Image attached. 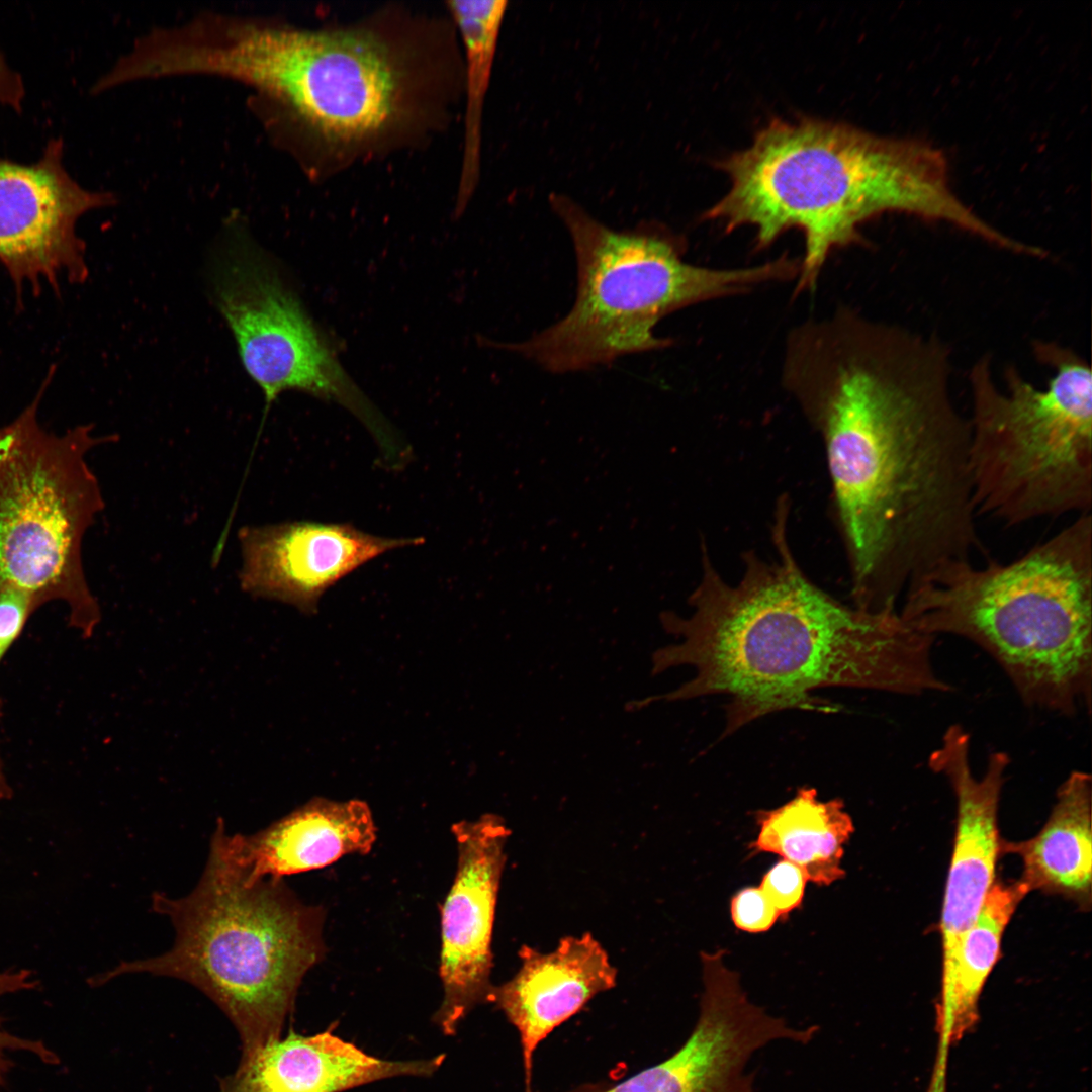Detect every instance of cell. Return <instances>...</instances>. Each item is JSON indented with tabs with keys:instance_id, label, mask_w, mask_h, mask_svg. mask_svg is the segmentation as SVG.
I'll use <instances>...</instances> for the list:
<instances>
[{
	"instance_id": "cell-28",
	"label": "cell",
	"mask_w": 1092,
	"mask_h": 1092,
	"mask_svg": "<svg viewBox=\"0 0 1092 1092\" xmlns=\"http://www.w3.org/2000/svg\"><path fill=\"white\" fill-rule=\"evenodd\" d=\"M2 777H3V776H2V774H1V766H0V789H2V787H3V784H2V779H3V778H2Z\"/></svg>"
},
{
	"instance_id": "cell-26",
	"label": "cell",
	"mask_w": 1092,
	"mask_h": 1092,
	"mask_svg": "<svg viewBox=\"0 0 1092 1092\" xmlns=\"http://www.w3.org/2000/svg\"><path fill=\"white\" fill-rule=\"evenodd\" d=\"M38 606L32 598L15 588L0 590V660L21 633Z\"/></svg>"
},
{
	"instance_id": "cell-5",
	"label": "cell",
	"mask_w": 1092,
	"mask_h": 1092,
	"mask_svg": "<svg viewBox=\"0 0 1092 1092\" xmlns=\"http://www.w3.org/2000/svg\"><path fill=\"white\" fill-rule=\"evenodd\" d=\"M151 900L175 928L172 948L122 962L102 980L149 973L191 984L237 1029L241 1059L279 1039L303 977L324 959V907L303 903L283 880L245 883L210 850L187 896Z\"/></svg>"
},
{
	"instance_id": "cell-8",
	"label": "cell",
	"mask_w": 1092,
	"mask_h": 1092,
	"mask_svg": "<svg viewBox=\"0 0 1092 1092\" xmlns=\"http://www.w3.org/2000/svg\"><path fill=\"white\" fill-rule=\"evenodd\" d=\"M1036 358L1053 369L1044 388L1009 365L998 387L991 358L969 373V463L978 516L1007 526L1091 513L1092 374L1076 352L1035 341Z\"/></svg>"
},
{
	"instance_id": "cell-23",
	"label": "cell",
	"mask_w": 1092,
	"mask_h": 1092,
	"mask_svg": "<svg viewBox=\"0 0 1092 1092\" xmlns=\"http://www.w3.org/2000/svg\"><path fill=\"white\" fill-rule=\"evenodd\" d=\"M29 973L25 971L17 973H0V997L23 989L33 988ZM4 1018L0 1016V1086L5 1083L12 1062L8 1057L9 1052L25 1051L38 1057L48 1064H57V1055L48 1049L39 1040H31L16 1036L3 1027Z\"/></svg>"
},
{
	"instance_id": "cell-25",
	"label": "cell",
	"mask_w": 1092,
	"mask_h": 1092,
	"mask_svg": "<svg viewBox=\"0 0 1092 1092\" xmlns=\"http://www.w3.org/2000/svg\"><path fill=\"white\" fill-rule=\"evenodd\" d=\"M731 918L734 925L746 932L769 930L780 918L776 908L759 887L739 890L731 899Z\"/></svg>"
},
{
	"instance_id": "cell-9",
	"label": "cell",
	"mask_w": 1092,
	"mask_h": 1092,
	"mask_svg": "<svg viewBox=\"0 0 1092 1092\" xmlns=\"http://www.w3.org/2000/svg\"><path fill=\"white\" fill-rule=\"evenodd\" d=\"M44 388L0 428V590H21L38 607L64 602L70 624L90 637L101 613L82 544L104 498L87 454L117 436H96L89 424L60 435L44 430L37 421Z\"/></svg>"
},
{
	"instance_id": "cell-16",
	"label": "cell",
	"mask_w": 1092,
	"mask_h": 1092,
	"mask_svg": "<svg viewBox=\"0 0 1092 1092\" xmlns=\"http://www.w3.org/2000/svg\"><path fill=\"white\" fill-rule=\"evenodd\" d=\"M375 840V823L365 802L315 798L249 835L228 834L219 818L209 850L253 884L325 868L347 854H366Z\"/></svg>"
},
{
	"instance_id": "cell-2",
	"label": "cell",
	"mask_w": 1092,
	"mask_h": 1092,
	"mask_svg": "<svg viewBox=\"0 0 1092 1092\" xmlns=\"http://www.w3.org/2000/svg\"><path fill=\"white\" fill-rule=\"evenodd\" d=\"M777 510L775 558L744 553L737 583L720 575L702 543V575L688 601L692 614L660 615L664 630L681 640L651 657L653 675L681 665L696 674L673 691L628 703L627 710L727 695L726 736L772 712H832L830 703L813 697L823 688L906 696L952 691L935 669L934 636L913 629L899 611L848 607L809 579L789 545L786 497Z\"/></svg>"
},
{
	"instance_id": "cell-20",
	"label": "cell",
	"mask_w": 1092,
	"mask_h": 1092,
	"mask_svg": "<svg viewBox=\"0 0 1092 1092\" xmlns=\"http://www.w3.org/2000/svg\"><path fill=\"white\" fill-rule=\"evenodd\" d=\"M755 819L758 833L750 845L753 850L795 863L818 886L844 878V845L854 826L841 800L823 802L814 788L803 787L784 805L757 811Z\"/></svg>"
},
{
	"instance_id": "cell-27",
	"label": "cell",
	"mask_w": 1092,
	"mask_h": 1092,
	"mask_svg": "<svg viewBox=\"0 0 1092 1092\" xmlns=\"http://www.w3.org/2000/svg\"><path fill=\"white\" fill-rule=\"evenodd\" d=\"M24 97V85L20 76L14 72L0 54V105L20 110Z\"/></svg>"
},
{
	"instance_id": "cell-21",
	"label": "cell",
	"mask_w": 1092,
	"mask_h": 1092,
	"mask_svg": "<svg viewBox=\"0 0 1092 1092\" xmlns=\"http://www.w3.org/2000/svg\"><path fill=\"white\" fill-rule=\"evenodd\" d=\"M1028 893L1020 880L995 881L975 922L960 937L951 964L942 972L937 1005V1027L946 1044L958 1041L978 1020L979 998L1000 957L1003 933Z\"/></svg>"
},
{
	"instance_id": "cell-7",
	"label": "cell",
	"mask_w": 1092,
	"mask_h": 1092,
	"mask_svg": "<svg viewBox=\"0 0 1092 1092\" xmlns=\"http://www.w3.org/2000/svg\"><path fill=\"white\" fill-rule=\"evenodd\" d=\"M549 204L574 248L575 301L559 322L503 346L552 373L588 370L629 354L664 349L671 341L656 337L654 328L667 314L799 273V261L786 255L747 268L692 265L682 258L684 239L657 221L619 231L566 194L550 193Z\"/></svg>"
},
{
	"instance_id": "cell-15",
	"label": "cell",
	"mask_w": 1092,
	"mask_h": 1092,
	"mask_svg": "<svg viewBox=\"0 0 1092 1092\" xmlns=\"http://www.w3.org/2000/svg\"><path fill=\"white\" fill-rule=\"evenodd\" d=\"M970 744L969 733L961 725H951L928 759L931 770L948 781L957 803L954 843L939 926L942 971L950 966L960 937L978 917L995 882L1001 854L998 808L1010 758L1003 751L990 753L983 775L977 777Z\"/></svg>"
},
{
	"instance_id": "cell-1",
	"label": "cell",
	"mask_w": 1092,
	"mask_h": 1092,
	"mask_svg": "<svg viewBox=\"0 0 1092 1092\" xmlns=\"http://www.w3.org/2000/svg\"><path fill=\"white\" fill-rule=\"evenodd\" d=\"M934 335L846 315L805 333L784 381L820 433L854 607L897 611L908 585L984 552L970 424Z\"/></svg>"
},
{
	"instance_id": "cell-6",
	"label": "cell",
	"mask_w": 1092,
	"mask_h": 1092,
	"mask_svg": "<svg viewBox=\"0 0 1092 1092\" xmlns=\"http://www.w3.org/2000/svg\"><path fill=\"white\" fill-rule=\"evenodd\" d=\"M170 76L210 75L250 86L267 118L337 145L369 142L403 121L408 73L379 37L312 31L268 19L204 12L167 33Z\"/></svg>"
},
{
	"instance_id": "cell-19",
	"label": "cell",
	"mask_w": 1092,
	"mask_h": 1092,
	"mask_svg": "<svg viewBox=\"0 0 1092 1092\" xmlns=\"http://www.w3.org/2000/svg\"><path fill=\"white\" fill-rule=\"evenodd\" d=\"M1091 776L1072 771L1060 785L1056 802L1041 830L1019 842L1001 841V854L1020 857L1019 879L1028 891H1040L1072 901L1082 910L1091 906Z\"/></svg>"
},
{
	"instance_id": "cell-22",
	"label": "cell",
	"mask_w": 1092,
	"mask_h": 1092,
	"mask_svg": "<svg viewBox=\"0 0 1092 1092\" xmlns=\"http://www.w3.org/2000/svg\"><path fill=\"white\" fill-rule=\"evenodd\" d=\"M508 5L505 0L448 2L462 37L466 60L465 139L457 214L464 211L479 179L482 113Z\"/></svg>"
},
{
	"instance_id": "cell-4",
	"label": "cell",
	"mask_w": 1092,
	"mask_h": 1092,
	"mask_svg": "<svg viewBox=\"0 0 1092 1092\" xmlns=\"http://www.w3.org/2000/svg\"><path fill=\"white\" fill-rule=\"evenodd\" d=\"M899 614L921 633L979 645L1027 706L1090 714L1091 513L1009 563L936 566L908 585Z\"/></svg>"
},
{
	"instance_id": "cell-10",
	"label": "cell",
	"mask_w": 1092,
	"mask_h": 1092,
	"mask_svg": "<svg viewBox=\"0 0 1092 1092\" xmlns=\"http://www.w3.org/2000/svg\"><path fill=\"white\" fill-rule=\"evenodd\" d=\"M232 226L214 266L212 293L266 406L285 391L304 392L344 406L380 445L389 442L386 420L346 372L295 292L244 230Z\"/></svg>"
},
{
	"instance_id": "cell-12",
	"label": "cell",
	"mask_w": 1092,
	"mask_h": 1092,
	"mask_svg": "<svg viewBox=\"0 0 1092 1092\" xmlns=\"http://www.w3.org/2000/svg\"><path fill=\"white\" fill-rule=\"evenodd\" d=\"M63 142L51 140L36 163L0 159V263L20 292L41 282L58 290L88 276L85 243L77 235L85 213L114 204L111 193L78 184L63 164Z\"/></svg>"
},
{
	"instance_id": "cell-13",
	"label": "cell",
	"mask_w": 1092,
	"mask_h": 1092,
	"mask_svg": "<svg viewBox=\"0 0 1092 1092\" xmlns=\"http://www.w3.org/2000/svg\"><path fill=\"white\" fill-rule=\"evenodd\" d=\"M457 870L441 907L439 975L444 995L434 1020L447 1035L493 989L491 950L497 893L506 864L510 830L485 814L453 824Z\"/></svg>"
},
{
	"instance_id": "cell-3",
	"label": "cell",
	"mask_w": 1092,
	"mask_h": 1092,
	"mask_svg": "<svg viewBox=\"0 0 1092 1092\" xmlns=\"http://www.w3.org/2000/svg\"><path fill=\"white\" fill-rule=\"evenodd\" d=\"M718 167L731 187L703 218L726 232L754 226L757 249L799 229L805 251L798 292L815 286L834 249L864 243L860 226L886 212L946 222L987 243L998 234L954 194L944 154L918 140L775 118Z\"/></svg>"
},
{
	"instance_id": "cell-24",
	"label": "cell",
	"mask_w": 1092,
	"mask_h": 1092,
	"mask_svg": "<svg viewBox=\"0 0 1092 1092\" xmlns=\"http://www.w3.org/2000/svg\"><path fill=\"white\" fill-rule=\"evenodd\" d=\"M807 882L802 869L789 860L781 859L763 875L758 887L771 902L779 916L785 918L802 904Z\"/></svg>"
},
{
	"instance_id": "cell-17",
	"label": "cell",
	"mask_w": 1092,
	"mask_h": 1092,
	"mask_svg": "<svg viewBox=\"0 0 1092 1092\" xmlns=\"http://www.w3.org/2000/svg\"><path fill=\"white\" fill-rule=\"evenodd\" d=\"M519 958V971L493 986L489 1002L496 1004L519 1033L526 1092H531L538 1045L596 995L614 988L617 970L588 932L563 937L551 952L523 945Z\"/></svg>"
},
{
	"instance_id": "cell-14",
	"label": "cell",
	"mask_w": 1092,
	"mask_h": 1092,
	"mask_svg": "<svg viewBox=\"0 0 1092 1092\" xmlns=\"http://www.w3.org/2000/svg\"><path fill=\"white\" fill-rule=\"evenodd\" d=\"M238 538L242 589L305 613H313L331 586L369 561L425 542L422 537L376 536L347 523L310 521L244 526Z\"/></svg>"
},
{
	"instance_id": "cell-11",
	"label": "cell",
	"mask_w": 1092,
	"mask_h": 1092,
	"mask_svg": "<svg viewBox=\"0 0 1092 1092\" xmlns=\"http://www.w3.org/2000/svg\"><path fill=\"white\" fill-rule=\"evenodd\" d=\"M724 952L701 954L700 1014L678 1050L619 1083L580 1092H754L746 1067L756 1051L776 1040L807 1044L815 1037L817 1026H791L752 1003Z\"/></svg>"
},
{
	"instance_id": "cell-18",
	"label": "cell",
	"mask_w": 1092,
	"mask_h": 1092,
	"mask_svg": "<svg viewBox=\"0 0 1092 1092\" xmlns=\"http://www.w3.org/2000/svg\"><path fill=\"white\" fill-rule=\"evenodd\" d=\"M445 1055L414 1061H388L366 1054L331 1030L303 1036L290 1030L240 1059L220 1079L218 1092H341L400 1076L428 1077Z\"/></svg>"
}]
</instances>
